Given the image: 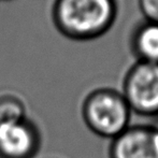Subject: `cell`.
<instances>
[{"instance_id": "obj_6", "label": "cell", "mask_w": 158, "mask_h": 158, "mask_svg": "<svg viewBox=\"0 0 158 158\" xmlns=\"http://www.w3.org/2000/svg\"><path fill=\"white\" fill-rule=\"evenodd\" d=\"M130 48L138 61L158 64V23L138 24L131 33Z\"/></svg>"}, {"instance_id": "obj_5", "label": "cell", "mask_w": 158, "mask_h": 158, "mask_svg": "<svg viewBox=\"0 0 158 158\" xmlns=\"http://www.w3.org/2000/svg\"><path fill=\"white\" fill-rule=\"evenodd\" d=\"M39 148V130L29 119L0 124V158H33Z\"/></svg>"}, {"instance_id": "obj_7", "label": "cell", "mask_w": 158, "mask_h": 158, "mask_svg": "<svg viewBox=\"0 0 158 158\" xmlns=\"http://www.w3.org/2000/svg\"><path fill=\"white\" fill-rule=\"evenodd\" d=\"M26 118L25 106L19 99L11 96L0 98V124Z\"/></svg>"}, {"instance_id": "obj_8", "label": "cell", "mask_w": 158, "mask_h": 158, "mask_svg": "<svg viewBox=\"0 0 158 158\" xmlns=\"http://www.w3.org/2000/svg\"><path fill=\"white\" fill-rule=\"evenodd\" d=\"M138 4L145 21L158 23V0H138Z\"/></svg>"}, {"instance_id": "obj_3", "label": "cell", "mask_w": 158, "mask_h": 158, "mask_svg": "<svg viewBox=\"0 0 158 158\" xmlns=\"http://www.w3.org/2000/svg\"><path fill=\"white\" fill-rule=\"evenodd\" d=\"M124 98L131 112L143 116L158 115V64L137 61L123 82Z\"/></svg>"}, {"instance_id": "obj_9", "label": "cell", "mask_w": 158, "mask_h": 158, "mask_svg": "<svg viewBox=\"0 0 158 158\" xmlns=\"http://www.w3.org/2000/svg\"><path fill=\"white\" fill-rule=\"evenodd\" d=\"M156 127H157V128H158V123L156 124Z\"/></svg>"}, {"instance_id": "obj_4", "label": "cell", "mask_w": 158, "mask_h": 158, "mask_svg": "<svg viewBox=\"0 0 158 158\" xmlns=\"http://www.w3.org/2000/svg\"><path fill=\"white\" fill-rule=\"evenodd\" d=\"M110 158H158L156 125H133L112 140Z\"/></svg>"}, {"instance_id": "obj_1", "label": "cell", "mask_w": 158, "mask_h": 158, "mask_svg": "<svg viewBox=\"0 0 158 158\" xmlns=\"http://www.w3.org/2000/svg\"><path fill=\"white\" fill-rule=\"evenodd\" d=\"M116 16V0H56L53 8L57 29L77 41L101 37L110 30Z\"/></svg>"}, {"instance_id": "obj_2", "label": "cell", "mask_w": 158, "mask_h": 158, "mask_svg": "<svg viewBox=\"0 0 158 158\" xmlns=\"http://www.w3.org/2000/svg\"><path fill=\"white\" fill-rule=\"evenodd\" d=\"M82 116L96 135L113 140L130 126L131 110L122 93L102 87L86 96Z\"/></svg>"}]
</instances>
